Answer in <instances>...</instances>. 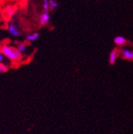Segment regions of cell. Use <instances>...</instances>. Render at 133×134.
I'll list each match as a JSON object with an SVG mask.
<instances>
[{"instance_id": "10", "label": "cell", "mask_w": 133, "mask_h": 134, "mask_svg": "<svg viewBox=\"0 0 133 134\" xmlns=\"http://www.w3.org/2000/svg\"><path fill=\"white\" fill-rule=\"evenodd\" d=\"M14 11H15V9L14 7H11V6H8L7 8H6V13L9 16V17H12L14 14Z\"/></svg>"}, {"instance_id": "11", "label": "cell", "mask_w": 133, "mask_h": 134, "mask_svg": "<svg viewBox=\"0 0 133 134\" xmlns=\"http://www.w3.org/2000/svg\"><path fill=\"white\" fill-rule=\"evenodd\" d=\"M49 10H54L58 7V3L56 0H49Z\"/></svg>"}, {"instance_id": "4", "label": "cell", "mask_w": 133, "mask_h": 134, "mask_svg": "<svg viewBox=\"0 0 133 134\" xmlns=\"http://www.w3.org/2000/svg\"><path fill=\"white\" fill-rule=\"evenodd\" d=\"M118 55H119V50L117 49H114L112 50L109 54V59H108L110 65H113L115 62L116 59L118 58Z\"/></svg>"}, {"instance_id": "12", "label": "cell", "mask_w": 133, "mask_h": 134, "mask_svg": "<svg viewBox=\"0 0 133 134\" xmlns=\"http://www.w3.org/2000/svg\"><path fill=\"white\" fill-rule=\"evenodd\" d=\"M42 8H43V11L44 12H48L49 10V0H43Z\"/></svg>"}, {"instance_id": "8", "label": "cell", "mask_w": 133, "mask_h": 134, "mask_svg": "<svg viewBox=\"0 0 133 134\" xmlns=\"http://www.w3.org/2000/svg\"><path fill=\"white\" fill-rule=\"evenodd\" d=\"M17 49L21 53V54H23L25 52H26L27 50V44L25 43V42H20V43H18L17 46H16Z\"/></svg>"}, {"instance_id": "3", "label": "cell", "mask_w": 133, "mask_h": 134, "mask_svg": "<svg viewBox=\"0 0 133 134\" xmlns=\"http://www.w3.org/2000/svg\"><path fill=\"white\" fill-rule=\"evenodd\" d=\"M121 56L124 59L128 61H133V51L128 49H124L121 50Z\"/></svg>"}, {"instance_id": "7", "label": "cell", "mask_w": 133, "mask_h": 134, "mask_svg": "<svg viewBox=\"0 0 133 134\" xmlns=\"http://www.w3.org/2000/svg\"><path fill=\"white\" fill-rule=\"evenodd\" d=\"M39 38V34L37 33V32H34V33H32V34H30L26 36V41L27 42H34L36 41L38 38Z\"/></svg>"}, {"instance_id": "6", "label": "cell", "mask_w": 133, "mask_h": 134, "mask_svg": "<svg viewBox=\"0 0 133 134\" xmlns=\"http://www.w3.org/2000/svg\"><path fill=\"white\" fill-rule=\"evenodd\" d=\"M114 42L117 46H124V44L127 43V40L123 36H117L114 38Z\"/></svg>"}, {"instance_id": "5", "label": "cell", "mask_w": 133, "mask_h": 134, "mask_svg": "<svg viewBox=\"0 0 133 134\" xmlns=\"http://www.w3.org/2000/svg\"><path fill=\"white\" fill-rule=\"evenodd\" d=\"M8 30L10 32V34L11 35L14 36V37H18L20 35V32L18 30V28L16 27V26L14 23H10L8 26Z\"/></svg>"}, {"instance_id": "13", "label": "cell", "mask_w": 133, "mask_h": 134, "mask_svg": "<svg viewBox=\"0 0 133 134\" xmlns=\"http://www.w3.org/2000/svg\"><path fill=\"white\" fill-rule=\"evenodd\" d=\"M4 60V55L0 52V62H3Z\"/></svg>"}, {"instance_id": "1", "label": "cell", "mask_w": 133, "mask_h": 134, "mask_svg": "<svg viewBox=\"0 0 133 134\" xmlns=\"http://www.w3.org/2000/svg\"><path fill=\"white\" fill-rule=\"evenodd\" d=\"M0 52L4 55V57L12 62H19L22 58V54L19 51L17 48L10 46L7 44L0 45Z\"/></svg>"}, {"instance_id": "9", "label": "cell", "mask_w": 133, "mask_h": 134, "mask_svg": "<svg viewBox=\"0 0 133 134\" xmlns=\"http://www.w3.org/2000/svg\"><path fill=\"white\" fill-rule=\"evenodd\" d=\"M8 70H9V66L7 64L3 62H0V74L7 72Z\"/></svg>"}, {"instance_id": "2", "label": "cell", "mask_w": 133, "mask_h": 134, "mask_svg": "<svg viewBox=\"0 0 133 134\" xmlns=\"http://www.w3.org/2000/svg\"><path fill=\"white\" fill-rule=\"evenodd\" d=\"M50 19V15H49V12H43L39 18V24L41 26H45L46 25Z\"/></svg>"}]
</instances>
